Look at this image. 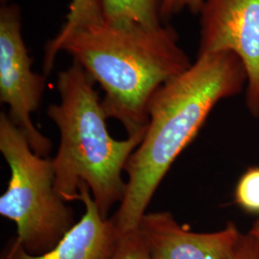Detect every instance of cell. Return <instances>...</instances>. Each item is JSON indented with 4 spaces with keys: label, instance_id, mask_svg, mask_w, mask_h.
<instances>
[{
    "label": "cell",
    "instance_id": "1",
    "mask_svg": "<svg viewBox=\"0 0 259 259\" xmlns=\"http://www.w3.org/2000/svg\"><path fill=\"white\" fill-rule=\"evenodd\" d=\"M247 74L232 52L198 56L152 96L143 139L127 162V191L113 218L121 234L137 231L177 157L195 139L213 108L240 93Z\"/></svg>",
    "mask_w": 259,
    "mask_h": 259
},
{
    "label": "cell",
    "instance_id": "2",
    "mask_svg": "<svg viewBox=\"0 0 259 259\" xmlns=\"http://www.w3.org/2000/svg\"><path fill=\"white\" fill-rule=\"evenodd\" d=\"M105 93L108 118L119 121L128 138L144 135L148 106L157 89L192 63L172 28L115 26L104 20L76 28L60 45Z\"/></svg>",
    "mask_w": 259,
    "mask_h": 259
},
{
    "label": "cell",
    "instance_id": "3",
    "mask_svg": "<svg viewBox=\"0 0 259 259\" xmlns=\"http://www.w3.org/2000/svg\"><path fill=\"white\" fill-rule=\"evenodd\" d=\"M94 83L74 61L58 74L61 101L50 105L47 114L61 135L53 158L57 192L66 203L79 201V189L85 184L102 217L109 218L112 206L125 198L123 172L144 135L124 140L111 137Z\"/></svg>",
    "mask_w": 259,
    "mask_h": 259
},
{
    "label": "cell",
    "instance_id": "4",
    "mask_svg": "<svg viewBox=\"0 0 259 259\" xmlns=\"http://www.w3.org/2000/svg\"><path fill=\"white\" fill-rule=\"evenodd\" d=\"M0 151L11 172L0 215L17 225L16 240L28 253L53 250L77 223L56 190L53 158L37 155L5 111L0 113Z\"/></svg>",
    "mask_w": 259,
    "mask_h": 259
},
{
    "label": "cell",
    "instance_id": "5",
    "mask_svg": "<svg viewBox=\"0 0 259 259\" xmlns=\"http://www.w3.org/2000/svg\"><path fill=\"white\" fill-rule=\"evenodd\" d=\"M31 65L21 34L20 8L4 4L0 9V101L9 107L10 119L23 132L32 150L47 157L52 141L31 119L41 101L47 76L33 72Z\"/></svg>",
    "mask_w": 259,
    "mask_h": 259
},
{
    "label": "cell",
    "instance_id": "6",
    "mask_svg": "<svg viewBox=\"0 0 259 259\" xmlns=\"http://www.w3.org/2000/svg\"><path fill=\"white\" fill-rule=\"evenodd\" d=\"M198 56L232 52L247 74L246 105L259 118V0H204Z\"/></svg>",
    "mask_w": 259,
    "mask_h": 259
},
{
    "label": "cell",
    "instance_id": "7",
    "mask_svg": "<svg viewBox=\"0 0 259 259\" xmlns=\"http://www.w3.org/2000/svg\"><path fill=\"white\" fill-rule=\"evenodd\" d=\"M138 231L147 259H223L241 233L232 223L218 232H191L167 211L145 213Z\"/></svg>",
    "mask_w": 259,
    "mask_h": 259
},
{
    "label": "cell",
    "instance_id": "8",
    "mask_svg": "<svg viewBox=\"0 0 259 259\" xmlns=\"http://www.w3.org/2000/svg\"><path fill=\"white\" fill-rule=\"evenodd\" d=\"M79 201L84 205L81 220L53 250L33 255L15 238L6 246L1 259H111L122 238L114 218L102 217L85 184L79 189Z\"/></svg>",
    "mask_w": 259,
    "mask_h": 259
},
{
    "label": "cell",
    "instance_id": "9",
    "mask_svg": "<svg viewBox=\"0 0 259 259\" xmlns=\"http://www.w3.org/2000/svg\"><path fill=\"white\" fill-rule=\"evenodd\" d=\"M103 20L115 26L162 25L163 0H98Z\"/></svg>",
    "mask_w": 259,
    "mask_h": 259
},
{
    "label": "cell",
    "instance_id": "10",
    "mask_svg": "<svg viewBox=\"0 0 259 259\" xmlns=\"http://www.w3.org/2000/svg\"><path fill=\"white\" fill-rule=\"evenodd\" d=\"M102 20V12L98 0H71L64 26L54 38L49 40L46 47V60L48 62L55 61L59 54L58 48L60 45L76 28Z\"/></svg>",
    "mask_w": 259,
    "mask_h": 259
},
{
    "label": "cell",
    "instance_id": "11",
    "mask_svg": "<svg viewBox=\"0 0 259 259\" xmlns=\"http://www.w3.org/2000/svg\"><path fill=\"white\" fill-rule=\"evenodd\" d=\"M235 202L251 213H259V167L250 168L235 188Z\"/></svg>",
    "mask_w": 259,
    "mask_h": 259
},
{
    "label": "cell",
    "instance_id": "12",
    "mask_svg": "<svg viewBox=\"0 0 259 259\" xmlns=\"http://www.w3.org/2000/svg\"><path fill=\"white\" fill-rule=\"evenodd\" d=\"M111 259H147L145 245L138 230L122 235L119 246Z\"/></svg>",
    "mask_w": 259,
    "mask_h": 259
},
{
    "label": "cell",
    "instance_id": "13",
    "mask_svg": "<svg viewBox=\"0 0 259 259\" xmlns=\"http://www.w3.org/2000/svg\"><path fill=\"white\" fill-rule=\"evenodd\" d=\"M223 259H259V239L251 234L240 233L232 249Z\"/></svg>",
    "mask_w": 259,
    "mask_h": 259
},
{
    "label": "cell",
    "instance_id": "14",
    "mask_svg": "<svg viewBox=\"0 0 259 259\" xmlns=\"http://www.w3.org/2000/svg\"><path fill=\"white\" fill-rule=\"evenodd\" d=\"M204 0H173L169 11V18L180 13L183 10H189L194 14H199Z\"/></svg>",
    "mask_w": 259,
    "mask_h": 259
},
{
    "label": "cell",
    "instance_id": "15",
    "mask_svg": "<svg viewBox=\"0 0 259 259\" xmlns=\"http://www.w3.org/2000/svg\"><path fill=\"white\" fill-rule=\"evenodd\" d=\"M173 0H163V4H162V11H161V16L162 19H168L169 17V11L171 8Z\"/></svg>",
    "mask_w": 259,
    "mask_h": 259
},
{
    "label": "cell",
    "instance_id": "16",
    "mask_svg": "<svg viewBox=\"0 0 259 259\" xmlns=\"http://www.w3.org/2000/svg\"><path fill=\"white\" fill-rule=\"evenodd\" d=\"M250 232L251 234H253L254 236H256L259 239V217L257 218V220L254 222V224L252 225Z\"/></svg>",
    "mask_w": 259,
    "mask_h": 259
},
{
    "label": "cell",
    "instance_id": "17",
    "mask_svg": "<svg viewBox=\"0 0 259 259\" xmlns=\"http://www.w3.org/2000/svg\"><path fill=\"white\" fill-rule=\"evenodd\" d=\"M11 0H1V2H4V4H7Z\"/></svg>",
    "mask_w": 259,
    "mask_h": 259
}]
</instances>
